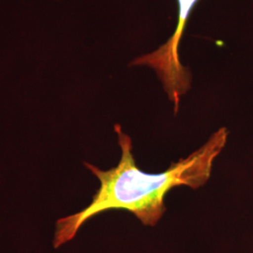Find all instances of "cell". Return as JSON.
Listing matches in <instances>:
<instances>
[{
	"label": "cell",
	"mask_w": 253,
	"mask_h": 253,
	"mask_svg": "<svg viewBox=\"0 0 253 253\" xmlns=\"http://www.w3.org/2000/svg\"><path fill=\"white\" fill-rule=\"evenodd\" d=\"M115 131L121 149L119 163L107 171L84 163L100 181V188L86 208L56 221L54 249L73 240L87 220L110 210H125L145 226H156L166 211L164 199L170 190L179 186L198 190L208 183L214 162L228 139V129L220 127L187 158L172 163L164 172L150 173L137 166L130 136L118 124Z\"/></svg>",
	"instance_id": "1"
},
{
	"label": "cell",
	"mask_w": 253,
	"mask_h": 253,
	"mask_svg": "<svg viewBox=\"0 0 253 253\" xmlns=\"http://www.w3.org/2000/svg\"><path fill=\"white\" fill-rule=\"evenodd\" d=\"M198 1L177 0L178 20L173 35L157 50L137 57L130 63L131 66H145L153 70L163 84L168 99L173 104L174 114L178 112L181 98L187 94L191 86L190 70L181 63L179 45L186 23Z\"/></svg>",
	"instance_id": "2"
}]
</instances>
